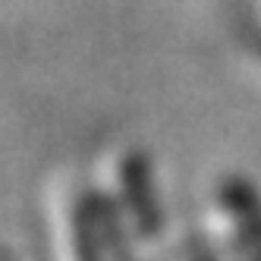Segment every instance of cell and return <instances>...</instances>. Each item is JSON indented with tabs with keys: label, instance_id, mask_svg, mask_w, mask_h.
Listing matches in <instances>:
<instances>
[{
	"label": "cell",
	"instance_id": "cell-1",
	"mask_svg": "<svg viewBox=\"0 0 261 261\" xmlns=\"http://www.w3.org/2000/svg\"><path fill=\"white\" fill-rule=\"evenodd\" d=\"M123 192L129 198V208H133L139 230L145 236H154L161 230V214H158L154 189H151V182H148V170L139 158L123 161Z\"/></svg>",
	"mask_w": 261,
	"mask_h": 261
},
{
	"label": "cell",
	"instance_id": "cell-2",
	"mask_svg": "<svg viewBox=\"0 0 261 261\" xmlns=\"http://www.w3.org/2000/svg\"><path fill=\"white\" fill-rule=\"evenodd\" d=\"M95 217H98V211H95ZM91 217V211H88V204H82L79 208V220H76V249H79V255H82V261H101L98 258V249H101V239H98V220Z\"/></svg>",
	"mask_w": 261,
	"mask_h": 261
}]
</instances>
